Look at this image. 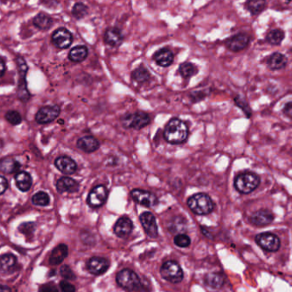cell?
<instances>
[{
    "label": "cell",
    "mask_w": 292,
    "mask_h": 292,
    "mask_svg": "<svg viewBox=\"0 0 292 292\" xmlns=\"http://www.w3.org/2000/svg\"><path fill=\"white\" fill-rule=\"evenodd\" d=\"M0 292H11V289L9 286L0 285Z\"/></svg>",
    "instance_id": "cell-46"
},
{
    "label": "cell",
    "mask_w": 292,
    "mask_h": 292,
    "mask_svg": "<svg viewBox=\"0 0 292 292\" xmlns=\"http://www.w3.org/2000/svg\"><path fill=\"white\" fill-rule=\"evenodd\" d=\"M132 78L138 83H145L150 80L151 75L147 69L140 67L132 73Z\"/></svg>",
    "instance_id": "cell-33"
},
{
    "label": "cell",
    "mask_w": 292,
    "mask_h": 292,
    "mask_svg": "<svg viewBox=\"0 0 292 292\" xmlns=\"http://www.w3.org/2000/svg\"><path fill=\"white\" fill-rule=\"evenodd\" d=\"M188 132V126L184 122L178 118H173L165 126L164 138L169 144L179 145L186 141Z\"/></svg>",
    "instance_id": "cell-1"
},
{
    "label": "cell",
    "mask_w": 292,
    "mask_h": 292,
    "mask_svg": "<svg viewBox=\"0 0 292 292\" xmlns=\"http://www.w3.org/2000/svg\"><path fill=\"white\" fill-rule=\"evenodd\" d=\"M5 69H6V68H5L4 61L0 57V77H2L4 75Z\"/></svg>",
    "instance_id": "cell-45"
},
{
    "label": "cell",
    "mask_w": 292,
    "mask_h": 292,
    "mask_svg": "<svg viewBox=\"0 0 292 292\" xmlns=\"http://www.w3.org/2000/svg\"><path fill=\"white\" fill-rule=\"evenodd\" d=\"M139 220L145 233L150 238H157L158 236V227L154 215L151 212H145L139 216Z\"/></svg>",
    "instance_id": "cell-13"
},
{
    "label": "cell",
    "mask_w": 292,
    "mask_h": 292,
    "mask_svg": "<svg viewBox=\"0 0 292 292\" xmlns=\"http://www.w3.org/2000/svg\"><path fill=\"white\" fill-rule=\"evenodd\" d=\"M8 186H9L8 180L3 176L0 175V195L3 194L6 192Z\"/></svg>",
    "instance_id": "cell-43"
},
{
    "label": "cell",
    "mask_w": 292,
    "mask_h": 292,
    "mask_svg": "<svg viewBox=\"0 0 292 292\" xmlns=\"http://www.w3.org/2000/svg\"><path fill=\"white\" fill-rule=\"evenodd\" d=\"M274 220L273 214L267 209H261L252 214L250 220L253 225L256 226H265L269 225Z\"/></svg>",
    "instance_id": "cell-18"
},
{
    "label": "cell",
    "mask_w": 292,
    "mask_h": 292,
    "mask_svg": "<svg viewBox=\"0 0 292 292\" xmlns=\"http://www.w3.org/2000/svg\"><path fill=\"white\" fill-rule=\"evenodd\" d=\"M32 203L36 206L44 207L50 204V197L46 192H39L33 196Z\"/></svg>",
    "instance_id": "cell-34"
},
{
    "label": "cell",
    "mask_w": 292,
    "mask_h": 292,
    "mask_svg": "<svg viewBox=\"0 0 292 292\" xmlns=\"http://www.w3.org/2000/svg\"><path fill=\"white\" fill-rule=\"evenodd\" d=\"M123 36L122 32L116 28H111L105 32L104 41L110 46H118L123 43Z\"/></svg>",
    "instance_id": "cell-24"
},
{
    "label": "cell",
    "mask_w": 292,
    "mask_h": 292,
    "mask_svg": "<svg viewBox=\"0 0 292 292\" xmlns=\"http://www.w3.org/2000/svg\"><path fill=\"white\" fill-rule=\"evenodd\" d=\"M16 64L19 71V82H18V88H17V96L19 97L20 100L23 102H27L30 97L29 90L27 87V82H26V76L28 73V65L26 63L25 60L23 57H16Z\"/></svg>",
    "instance_id": "cell-6"
},
{
    "label": "cell",
    "mask_w": 292,
    "mask_h": 292,
    "mask_svg": "<svg viewBox=\"0 0 292 292\" xmlns=\"http://www.w3.org/2000/svg\"><path fill=\"white\" fill-rule=\"evenodd\" d=\"M21 167L19 162L11 157H6L0 160V171L4 173H14L18 172Z\"/></svg>",
    "instance_id": "cell-25"
},
{
    "label": "cell",
    "mask_w": 292,
    "mask_h": 292,
    "mask_svg": "<svg viewBox=\"0 0 292 292\" xmlns=\"http://www.w3.org/2000/svg\"><path fill=\"white\" fill-rule=\"evenodd\" d=\"M246 8L253 15H257L266 8V0H248Z\"/></svg>",
    "instance_id": "cell-31"
},
{
    "label": "cell",
    "mask_w": 292,
    "mask_h": 292,
    "mask_svg": "<svg viewBox=\"0 0 292 292\" xmlns=\"http://www.w3.org/2000/svg\"><path fill=\"white\" fill-rule=\"evenodd\" d=\"M174 244L180 248H186L191 245V239L185 234H178L174 238Z\"/></svg>",
    "instance_id": "cell-38"
},
{
    "label": "cell",
    "mask_w": 292,
    "mask_h": 292,
    "mask_svg": "<svg viewBox=\"0 0 292 292\" xmlns=\"http://www.w3.org/2000/svg\"><path fill=\"white\" fill-rule=\"evenodd\" d=\"M15 180L17 188L23 192H29L33 185L31 175L25 171H21L16 173Z\"/></svg>",
    "instance_id": "cell-23"
},
{
    "label": "cell",
    "mask_w": 292,
    "mask_h": 292,
    "mask_svg": "<svg viewBox=\"0 0 292 292\" xmlns=\"http://www.w3.org/2000/svg\"><path fill=\"white\" fill-rule=\"evenodd\" d=\"M283 112L286 117L292 119V102H290L288 104H286V106L283 109Z\"/></svg>",
    "instance_id": "cell-44"
},
{
    "label": "cell",
    "mask_w": 292,
    "mask_h": 292,
    "mask_svg": "<svg viewBox=\"0 0 292 292\" xmlns=\"http://www.w3.org/2000/svg\"><path fill=\"white\" fill-rule=\"evenodd\" d=\"M123 126L126 128L141 129L151 123V118L144 112L129 114L122 119Z\"/></svg>",
    "instance_id": "cell-7"
},
{
    "label": "cell",
    "mask_w": 292,
    "mask_h": 292,
    "mask_svg": "<svg viewBox=\"0 0 292 292\" xmlns=\"http://www.w3.org/2000/svg\"><path fill=\"white\" fill-rule=\"evenodd\" d=\"M260 185V178L251 172L240 173L236 177L234 186L238 192L242 194H250L254 192Z\"/></svg>",
    "instance_id": "cell-3"
},
{
    "label": "cell",
    "mask_w": 292,
    "mask_h": 292,
    "mask_svg": "<svg viewBox=\"0 0 292 292\" xmlns=\"http://www.w3.org/2000/svg\"><path fill=\"white\" fill-rule=\"evenodd\" d=\"M18 229H19L20 232L23 233L24 235H32L33 233H35V224L33 223V222L23 223L19 226Z\"/></svg>",
    "instance_id": "cell-40"
},
{
    "label": "cell",
    "mask_w": 292,
    "mask_h": 292,
    "mask_svg": "<svg viewBox=\"0 0 292 292\" xmlns=\"http://www.w3.org/2000/svg\"><path fill=\"white\" fill-rule=\"evenodd\" d=\"M250 36L245 34H239L235 35L226 41V46L232 51L238 52L247 47L250 43Z\"/></svg>",
    "instance_id": "cell-16"
},
{
    "label": "cell",
    "mask_w": 292,
    "mask_h": 292,
    "mask_svg": "<svg viewBox=\"0 0 292 292\" xmlns=\"http://www.w3.org/2000/svg\"><path fill=\"white\" fill-rule=\"evenodd\" d=\"M153 58L159 66L168 67L173 63V54L171 50L164 48L157 51Z\"/></svg>",
    "instance_id": "cell-22"
},
{
    "label": "cell",
    "mask_w": 292,
    "mask_h": 292,
    "mask_svg": "<svg viewBox=\"0 0 292 292\" xmlns=\"http://www.w3.org/2000/svg\"><path fill=\"white\" fill-rule=\"evenodd\" d=\"M68 254H69V249L66 245L61 244V245H57V247L51 251L49 262L52 266L59 265L68 256Z\"/></svg>",
    "instance_id": "cell-19"
},
{
    "label": "cell",
    "mask_w": 292,
    "mask_h": 292,
    "mask_svg": "<svg viewBox=\"0 0 292 292\" xmlns=\"http://www.w3.org/2000/svg\"><path fill=\"white\" fill-rule=\"evenodd\" d=\"M117 284L127 292H139L142 288L141 280L133 271L123 269L117 276Z\"/></svg>",
    "instance_id": "cell-4"
},
{
    "label": "cell",
    "mask_w": 292,
    "mask_h": 292,
    "mask_svg": "<svg viewBox=\"0 0 292 292\" xmlns=\"http://www.w3.org/2000/svg\"><path fill=\"white\" fill-rule=\"evenodd\" d=\"M88 49L85 45H78L69 51V58L75 63H81L87 57Z\"/></svg>",
    "instance_id": "cell-28"
},
{
    "label": "cell",
    "mask_w": 292,
    "mask_h": 292,
    "mask_svg": "<svg viewBox=\"0 0 292 292\" xmlns=\"http://www.w3.org/2000/svg\"><path fill=\"white\" fill-rule=\"evenodd\" d=\"M17 263L16 257L12 254H2L0 256V270L3 273H11Z\"/></svg>",
    "instance_id": "cell-26"
},
{
    "label": "cell",
    "mask_w": 292,
    "mask_h": 292,
    "mask_svg": "<svg viewBox=\"0 0 292 292\" xmlns=\"http://www.w3.org/2000/svg\"><path fill=\"white\" fill-rule=\"evenodd\" d=\"M179 73L184 78H190L198 73L197 67L191 63H184L179 66Z\"/></svg>",
    "instance_id": "cell-35"
},
{
    "label": "cell",
    "mask_w": 292,
    "mask_h": 292,
    "mask_svg": "<svg viewBox=\"0 0 292 292\" xmlns=\"http://www.w3.org/2000/svg\"><path fill=\"white\" fill-rule=\"evenodd\" d=\"M77 147L86 153H91L99 148V143L92 136H85L78 139Z\"/></svg>",
    "instance_id": "cell-21"
},
{
    "label": "cell",
    "mask_w": 292,
    "mask_h": 292,
    "mask_svg": "<svg viewBox=\"0 0 292 292\" xmlns=\"http://www.w3.org/2000/svg\"><path fill=\"white\" fill-rule=\"evenodd\" d=\"M5 119L13 126H17L22 123V116L16 110H9L5 114Z\"/></svg>",
    "instance_id": "cell-36"
},
{
    "label": "cell",
    "mask_w": 292,
    "mask_h": 292,
    "mask_svg": "<svg viewBox=\"0 0 292 292\" xmlns=\"http://www.w3.org/2000/svg\"><path fill=\"white\" fill-rule=\"evenodd\" d=\"M132 231V220L128 217L123 216L117 220V223L114 226V233L116 235L122 239L127 238Z\"/></svg>",
    "instance_id": "cell-15"
},
{
    "label": "cell",
    "mask_w": 292,
    "mask_h": 292,
    "mask_svg": "<svg viewBox=\"0 0 292 292\" xmlns=\"http://www.w3.org/2000/svg\"><path fill=\"white\" fill-rule=\"evenodd\" d=\"M51 40L56 47L59 49H66L72 44V34L68 29L62 28L54 32Z\"/></svg>",
    "instance_id": "cell-12"
},
{
    "label": "cell",
    "mask_w": 292,
    "mask_h": 292,
    "mask_svg": "<svg viewBox=\"0 0 292 292\" xmlns=\"http://www.w3.org/2000/svg\"><path fill=\"white\" fill-rule=\"evenodd\" d=\"M287 58L280 52H275L267 60V65L273 70H280L286 66Z\"/></svg>",
    "instance_id": "cell-27"
},
{
    "label": "cell",
    "mask_w": 292,
    "mask_h": 292,
    "mask_svg": "<svg viewBox=\"0 0 292 292\" xmlns=\"http://www.w3.org/2000/svg\"><path fill=\"white\" fill-rule=\"evenodd\" d=\"M60 112L61 110L59 106L57 105L44 106L39 110L35 116V120L37 123L41 125L48 124L57 119V117H59Z\"/></svg>",
    "instance_id": "cell-10"
},
{
    "label": "cell",
    "mask_w": 292,
    "mask_h": 292,
    "mask_svg": "<svg viewBox=\"0 0 292 292\" xmlns=\"http://www.w3.org/2000/svg\"><path fill=\"white\" fill-rule=\"evenodd\" d=\"M255 242L264 250L276 252L280 248V240L278 236L271 233H263L255 237Z\"/></svg>",
    "instance_id": "cell-8"
},
{
    "label": "cell",
    "mask_w": 292,
    "mask_h": 292,
    "mask_svg": "<svg viewBox=\"0 0 292 292\" xmlns=\"http://www.w3.org/2000/svg\"><path fill=\"white\" fill-rule=\"evenodd\" d=\"M55 166L57 169L65 174H73L77 171V164L72 158L62 156L55 160Z\"/></svg>",
    "instance_id": "cell-17"
},
{
    "label": "cell",
    "mask_w": 292,
    "mask_h": 292,
    "mask_svg": "<svg viewBox=\"0 0 292 292\" xmlns=\"http://www.w3.org/2000/svg\"><path fill=\"white\" fill-rule=\"evenodd\" d=\"M205 283L208 286L214 289H219L223 286L225 280L220 273H209L205 277Z\"/></svg>",
    "instance_id": "cell-29"
},
{
    "label": "cell",
    "mask_w": 292,
    "mask_h": 292,
    "mask_svg": "<svg viewBox=\"0 0 292 292\" xmlns=\"http://www.w3.org/2000/svg\"><path fill=\"white\" fill-rule=\"evenodd\" d=\"M72 12L77 19H82L87 15L88 8L84 3H76L75 6L73 7Z\"/></svg>",
    "instance_id": "cell-37"
},
{
    "label": "cell",
    "mask_w": 292,
    "mask_h": 292,
    "mask_svg": "<svg viewBox=\"0 0 292 292\" xmlns=\"http://www.w3.org/2000/svg\"><path fill=\"white\" fill-rule=\"evenodd\" d=\"M60 274H61V276L63 277L64 280H76V274L74 273L72 269L68 265H64V266L61 267V268H60Z\"/></svg>",
    "instance_id": "cell-39"
},
{
    "label": "cell",
    "mask_w": 292,
    "mask_h": 292,
    "mask_svg": "<svg viewBox=\"0 0 292 292\" xmlns=\"http://www.w3.org/2000/svg\"><path fill=\"white\" fill-rule=\"evenodd\" d=\"M57 192L60 193L69 192L74 193L79 190V184L75 179L69 178V177H62L60 178L57 182Z\"/></svg>",
    "instance_id": "cell-20"
},
{
    "label": "cell",
    "mask_w": 292,
    "mask_h": 292,
    "mask_svg": "<svg viewBox=\"0 0 292 292\" xmlns=\"http://www.w3.org/2000/svg\"><path fill=\"white\" fill-rule=\"evenodd\" d=\"M285 39V33L280 29H273L267 35V41L273 45H279Z\"/></svg>",
    "instance_id": "cell-32"
},
{
    "label": "cell",
    "mask_w": 292,
    "mask_h": 292,
    "mask_svg": "<svg viewBox=\"0 0 292 292\" xmlns=\"http://www.w3.org/2000/svg\"><path fill=\"white\" fill-rule=\"evenodd\" d=\"M86 266L90 273L94 275H100L108 270L110 267V262L105 258L93 256L89 259Z\"/></svg>",
    "instance_id": "cell-14"
},
{
    "label": "cell",
    "mask_w": 292,
    "mask_h": 292,
    "mask_svg": "<svg viewBox=\"0 0 292 292\" xmlns=\"http://www.w3.org/2000/svg\"><path fill=\"white\" fill-rule=\"evenodd\" d=\"M52 23V19L44 13H40L34 18V24L41 30H47L51 27Z\"/></svg>",
    "instance_id": "cell-30"
},
{
    "label": "cell",
    "mask_w": 292,
    "mask_h": 292,
    "mask_svg": "<svg viewBox=\"0 0 292 292\" xmlns=\"http://www.w3.org/2000/svg\"><path fill=\"white\" fill-rule=\"evenodd\" d=\"M59 286L62 292H76V287L66 280L61 281Z\"/></svg>",
    "instance_id": "cell-42"
},
{
    "label": "cell",
    "mask_w": 292,
    "mask_h": 292,
    "mask_svg": "<svg viewBox=\"0 0 292 292\" xmlns=\"http://www.w3.org/2000/svg\"><path fill=\"white\" fill-rule=\"evenodd\" d=\"M39 292H59L57 286L53 283H47L40 286Z\"/></svg>",
    "instance_id": "cell-41"
},
{
    "label": "cell",
    "mask_w": 292,
    "mask_h": 292,
    "mask_svg": "<svg viewBox=\"0 0 292 292\" xmlns=\"http://www.w3.org/2000/svg\"><path fill=\"white\" fill-rule=\"evenodd\" d=\"M131 197L136 203L145 207H154L155 205H157L158 203L156 195L140 189L132 190L131 192Z\"/></svg>",
    "instance_id": "cell-11"
},
{
    "label": "cell",
    "mask_w": 292,
    "mask_h": 292,
    "mask_svg": "<svg viewBox=\"0 0 292 292\" xmlns=\"http://www.w3.org/2000/svg\"><path fill=\"white\" fill-rule=\"evenodd\" d=\"M108 190L104 185H99L95 186L91 190L87 198V204L89 206L93 209L100 208L105 204L107 200Z\"/></svg>",
    "instance_id": "cell-9"
},
{
    "label": "cell",
    "mask_w": 292,
    "mask_h": 292,
    "mask_svg": "<svg viewBox=\"0 0 292 292\" xmlns=\"http://www.w3.org/2000/svg\"><path fill=\"white\" fill-rule=\"evenodd\" d=\"M160 273L164 280L173 284L179 283L184 278L182 268L174 261H167L161 267Z\"/></svg>",
    "instance_id": "cell-5"
},
{
    "label": "cell",
    "mask_w": 292,
    "mask_h": 292,
    "mask_svg": "<svg viewBox=\"0 0 292 292\" xmlns=\"http://www.w3.org/2000/svg\"><path fill=\"white\" fill-rule=\"evenodd\" d=\"M190 209L198 215H206L213 212L214 203L210 197L205 193H198L192 196L187 200Z\"/></svg>",
    "instance_id": "cell-2"
}]
</instances>
